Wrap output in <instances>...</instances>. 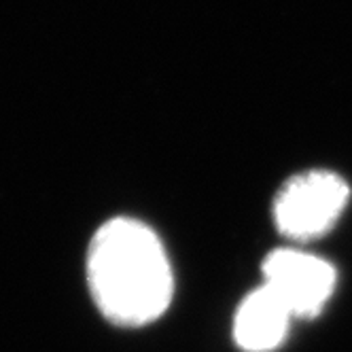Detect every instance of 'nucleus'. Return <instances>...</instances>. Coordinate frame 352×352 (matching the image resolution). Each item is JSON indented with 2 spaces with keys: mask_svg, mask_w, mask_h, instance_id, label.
Segmentation results:
<instances>
[{
  "mask_svg": "<svg viewBox=\"0 0 352 352\" xmlns=\"http://www.w3.org/2000/svg\"><path fill=\"white\" fill-rule=\"evenodd\" d=\"M87 280L98 308L117 324L153 322L174 293L160 238L134 219H113L98 230L87 253Z\"/></svg>",
  "mask_w": 352,
  "mask_h": 352,
  "instance_id": "1",
  "label": "nucleus"
},
{
  "mask_svg": "<svg viewBox=\"0 0 352 352\" xmlns=\"http://www.w3.org/2000/svg\"><path fill=\"white\" fill-rule=\"evenodd\" d=\"M348 185L331 172H308L291 179L276 197L274 219L293 240L322 236L348 202Z\"/></svg>",
  "mask_w": 352,
  "mask_h": 352,
  "instance_id": "2",
  "label": "nucleus"
},
{
  "mask_svg": "<svg viewBox=\"0 0 352 352\" xmlns=\"http://www.w3.org/2000/svg\"><path fill=\"white\" fill-rule=\"evenodd\" d=\"M265 287L280 297L293 316H312L336 287V270L320 257L295 248H280L263 263Z\"/></svg>",
  "mask_w": 352,
  "mask_h": 352,
  "instance_id": "3",
  "label": "nucleus"
},
{
  "mask_svg": "<svg viewBox=\"0 0 352 352\" xmlns=\"http://www.w3.org/2000/svg\"><path fill=\"white\" fill-rule=\"evenodd\" d=\"M289 308L265 285L250 293L236 312L234 336L248 352H267L278 346L289 329Z\"/></svg>",
  "mask_w": 352,
  "mask_h": 352,
  "instance_id": "4",
  "label": "nucleus"
}]
</instances>
